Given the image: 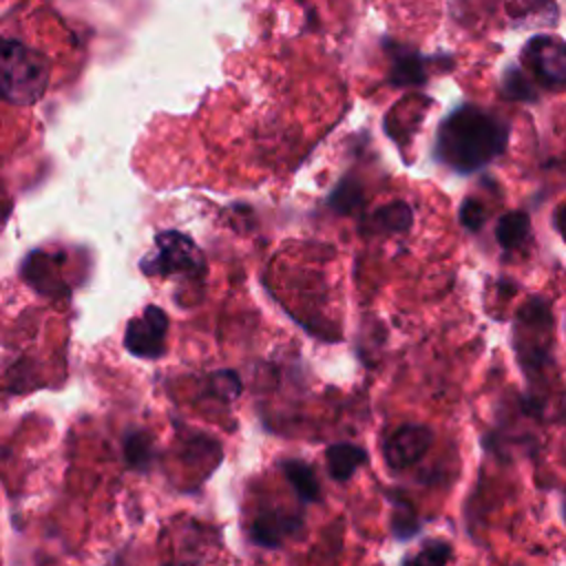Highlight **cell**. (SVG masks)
<instances>
[{
	"label": "cell",
	"instance_id": "cell-3",
	"mask_svg": "<svg viewBox=\"0 0 566 566\" xmlns=\"http://www.w3.org/2000/svg\"><path fill=\"white\" fill-rule=\"evenodd\" d=\"M51 77L46 57L29 44L0 38V95L18 106L35 104Z\"/></svg>",
	"mask_w": 566,
	"mask_h": 566
},
{
	"label": "cell",
	"instance_id": "cell-9",
	"mask_svg": "<svg viewBox=\"0 0 566 566\" xmlns=\"http://www.w3.org/2000/svg\"><path fill=\"white\" fill-rule=\"evenodd\" d=\"M367 462H369V451L356 442L338 440V442L327 444V449H325L327 475L334 482H347Z\"/></svg>",
	"mask_w": 566,
	"mask_h": 566
},
{
	"label": "cell",
	"instance_id": "cell-20",
	"mask_svg": "<svg viewBox=\"0 0 566 566\" xmlns=\"http://www.w3.org/2000/svg\"><path fill=\"white\" fill-rule=\"evenodd\" d=\"M504 91L511 99H533L535 91L531 86V80H526L520 71H506L504 77Z\"/></svg>",
	"mask_w": 566,
	"mask_h": 566
},
{
	"label": "cell",
	"instance_id": "cell-19",
	"mask_svg": "<svg viewBox=\"0 0 566 566\" xmlns=\"http://www.w3.org/2000/svg\"><path fill=\"white\" fill-rule=\"evenodd\" d=\"M210 387L219 400L228 402L241 394V378L232 369H221L210 376Z\"/></svg>",
	"mask_w": 566,
	"mask_h": 566
},
{
	"label": "cell",
	"instance_id": "cell-23",
	"mask_svg": "<svg viewBox=\"0 0 566 566\" xmlns=\"http://www.w3.org/2000/svg\"><path fill=\"white\" fill-rule=\"evenodd\" d=\"M559 513H562V520H564V524H566V489H564L562 495H559Z\"/></svg>",
	"mask_w": 566,
	"mask_h": 566
},
{
	"label": "cell",
	"instance_id": "cell-2",
	"mask_svg": "<svg viewBox=\"0 0 566 566\" xmlns=\"http://www.w3.org/2000/svg\"><path fill=\"white\" fill-rule=\"evenodd\" d=\"M513 352L528 385L539 382L553 360V316L544 298H531L513 323Z\"/></svg>",
	"mask_w": 566,
	"mask_h": 566
},
{
	"label": "cell",
	"instance_id": "cell-8",
	"mask_svg": "<svg viewBox=\"0 0 566 566\" xmlns=\"http://www.w3.org/2000/svg\"><path fill=\"white\" fill-rule=\"evenodd\" d=\"M305 517L301 511L263 509L250 524V539L261 548H281L292 535L303 531Z\"/></svg>",
	"mask_w": 566,
	"mask_h": 566
},
{
	"label": "cell",
	"instance_id": "cell-7",
	"mask_svg": "<svg viewBox=\"0 0 566 566\" xmlns=\"http://www.w3.org/2000/svg\"><path fill=\"white\" fill-rule=\"evenodd\" d=\"M168 316L161 307L148 305L142 316L133 318L124 334V347L139 358H159L166 349Z\"/></svg>",
	"mask_w": 566,
	"mask_h": 566
},
{
	"label": "cell",
	"instance_id": "cell-6",
	"mask_svg": "<svg viewBox=\"0 0 566 566\" xmlns=\"http://www.w3.org/2000/svg\"><path fill=\"white\" fill-rule=\"evenodd\" d=\"M433 429L422 422H402L382 438V460L391 471H407L418 464L433 444Z\"/></svg>",
	"mask_w": 566,
	"mask_h": 566
},
{
	"label": "cell",
	"instance_id": "cell-11",
	"mask_svg": "<svg viewBox=\"0 0 566 566\" xmlns=\"http://www.w3.org/2000/svg\"><path fill=\"white\" fill-rule=\"evenodd\" d=\"M504 9L517 24L553 27L559 15L555 0H504Z\"/></svg>",
	"mask_w": 566,
	"mask_h": 566
},
{
	"label": "cell",
	"instance_id": "cell-18",
	"mask_svg": "<svg viewBox=\"0 0 566 566\" xmlns=\"http://www.w3.org/2000/svg\"><path fill=\"white\" fill-rule=\"evenodd\" d=\"M329 208H334L340 214H349L354 212L360 203H363V190L360 184L354 179H343L329 195L327 199Z\"/></svg>",
	"mask_w": 566,
	"mask_h": 566
},
{
	"label": "cell",
	"instance_id": "cell-24",
	"mask_svg": "<svg viewBox=\"0 0 566 566\" xmlns=\"http://www.w3.org/2000/svg\"><path fill=\"white\" fill-rule=\"evenodd\" d=\"M511 566H524V564H511Z\"/></svg>",
	"mask_w": 566,
	"mask_h": 566
},
{
	"label": "cell",
	"instance_id": "cell-14",
	"mask_svg": "<svg viewBox=\"0 0 566 566\" xmlns=\"http://www.w3.org/2000/svg\"><path fill=\"white\" fill-rule=\"evenodd\" d=\"M528 232H531V221H528V214L522 210H513L500 217L495 226V239L504 250L520 248L528 239Z\"/></svg>",
	"mask_w": 566,
	"mask_h": 566
},
{
	"label": "cell",
	"instance_id": "cell-4",
	"mask_svg": "<svg viewBox=\"0 0 566 566\" xmlns=\"http://www.w3.org/2000/svg\"><path fill=\"white\" fill-rule=\"evenodd\" d=\"M139 268L148 276L199 279L206 274V259L190 237L166 230L155 237V250L146 254Z\"/></svg>",
	"mask_w": 566,
	"mask_h": 566
},
{
	"label": "cell",
	"instance_id": "cell-15",
	"mask_svg": "<svg viewBox=\"0 0 566 566\" xmlns=\"http://www.w3.org/2000/svg\"><path fill=\"white\" fill-rule=\"evenodd\" d=\"M411 226V208L405 201H391L371 217L374 232H405Z\"/></svg>",
	"mask_w": 566,
	"mask_h": 566
},
{
	"label": "cell",
	"instance_id": "cell-12",
	"mask_svg": "<svg viewBox=\"0 0 566 566\" xmlns=\"http://www.w3.org/2000/svg\"><path fill=\"white\" fill-rule=\"evenodd\" d=\"M427 62L411 49L402 46V44H394L391 46V73L389 80L398 86H407V84H422L427 73H424Z\"/></svg>",
	"mask_w": 566,
	"mask_h": 566
},
{
	"label": "cell",
	"instance_id": "cell-16",
	"mask_svg": "<svg viewBox=\"0 0 566 566\" xmlns=\"http://www.w3.org/2000/svg\"><path fill=\"white\" fill-rule=\"evenodd\" d=\"M453 559V546L447 539H427L416 555H411L405 566H449Z\"/></svg>",
	"mask_w": 566,
	"mask_h": 566
},
{
	"label": "cell",
	"instance_id": "cell-22",
	"mask_svg": "<svg viewBox=\"0 0 566 566\" xmlns=\"http://www.w3.org/2000/svg\"><path fill=\"white\" fill-rule=\"evenodd\" d=\"M555 228L562 234V239L566 241V203L555 210Z\"/></svg>",
	"mask_w": 566,
	"mask_h": 566
},
{
	"label": "cell",
	"instance_id": "cell-21",
	"mask_svg": "<svg viewBox=\"0 0 566 566\" xmlns=\"http://www.w3.org/2000/svg\"><path fill=\"white\" fill-rule=\"evenodd\" d=\"M484 217H486V212H484V206H482L480 201H475V199H464V201H462L460 221H462L464 228H469V230H480L482 223H484Z\"/></svg>",
	"mask_w": 566,
	"mask_h": 566
},
{
	"label": "cell",
	"instance_id": "cell-17",
	"mask_svg": "<svg viewBox=\"0 0 566 566\" xmlns=\"http://www.w3.org/2000/svg\"><path fill=\"white\" fill-rule=\"evenodd\" d=\"M153 440L146 431H133L124 440V458L135 469H146L153 462Z\"/></svg>",
	"mask_w": 566,
	"mask_h": 566
},
{
	"label": "cell",
	"instance_id": "cell-1",
	"mask_svg": "<svg viewBox=\"0 0 566 566\" xmlns=\"http://www.w3.org/2000/svg\"><path fill=\"white\" fill-rule=\"evenodd\" d=\"M509 144V126L493 113L464 104L449 113L438 126L433 153L440 164L455 172H473L497 155Z\"/></svg>",
	"mask_w": 566,
	"mask_h": 566
},
{
	"label": "cell",
	"instance_id": "cell-13",
	"mask_svg": "<svg viewBox=\"0 0 566 566\" xmlns=\"http://www.w3.org/2000/svg\"><path fill=\"white\" fill-rule=\"evenodd\" d=\"M387 497L391 504L389 528H391L394 539H398V542L413 539L422 528V520H420L416 506L402 495H387Z\"/></svg>",
	"mask_w": 566,
	"mask_h": 566
},
{
	"label": "cell",
	"instance_id": "cell-10",
	"mask_svg": "<svg viewBox=\"0 0 566 566\" xmlns=\"http://www.w3.org/2000/svg\"><path fill=\"white\" fill-rule=\"evenodd\" d=\"M279 469H281L283 478L287 480V484L292 486L294 495L303 504H316L323 500V489H321L318 475L310 462H305L303 458H281Z\"/></svg>",
	"mask_w": 566,
	"mask_h": 566
},
{
	"label": "cell",
	"instance_id": "cell-5",
	"mask_svg": "<svg viewBox=\"0 0 566 566\" xmlns=\"http://www.w3.org/2000/svg\"><path fill=\"white\" fill-rule=\"evenodd\" d=\"M522 64L546 88H566V42L555 35H535L522 49Z\"/></svg>",
	"mask_w": 566,
	"mask_h": 566
}]
</instances>
